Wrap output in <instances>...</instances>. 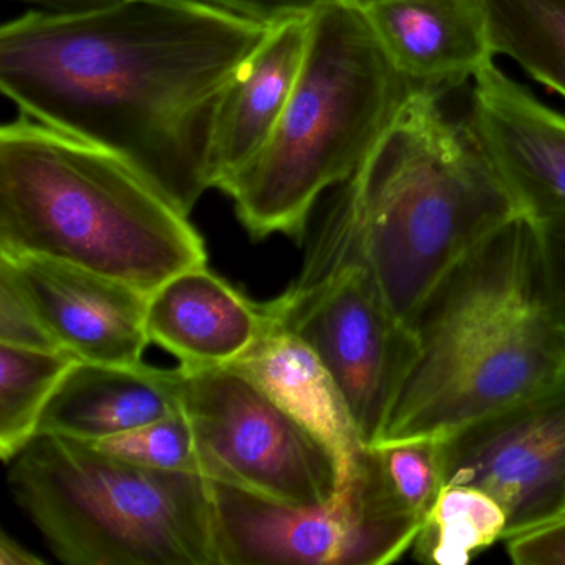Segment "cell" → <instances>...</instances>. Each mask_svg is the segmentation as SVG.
I'll list each match as a JSON object with an SVG mask.
<instances>
[{
  "instance_id": "cell-1",
  "label": "cell",
  "mask_w": 565,
  "mask_h": 565,
  "mask_svg": "<svg viewBox=\"0 0 565 565\" xmlns=\"http://www.w3.org/2000/svg\"><path fill=\"white\" fill-rule=\"evenodd\" d=\"M273 24L213 0L31 11L0 31V87L24 117L120 154L190 216L214 188L227 94Z\"/></svg>"
},
{
  "instance_id": "cell-2",
  "label": "cell",
  "mask_w": 565,
  "mask_h": 565,
  "mask_svg": "<svg viewBox=\"0 0 565 565\" xmlns=\"http://www.w3.org/2000/svg\"><path fill=\"white\" fill-rule=\"evenodd\" d=\"M375 446L446 438L565 372L537 227L527 216L482 241L428 294Z\"/></svg>"
},
{
  "instance_id": "cell-3",
  "label": "cell",
  "mask_w": 565,
  "mask_h": 565,
  "mask_svg": "<svg viewBox=\"0 0 565 565\" xmlns=\"http://www.w3.org/2000/svg\"><path fill=\"white\" fill-rule=\"evenodd\" d=\"M0 256L72 264L148 294L207 264L203 236L134 164L24 115L0 130Z\"/></svg>"
},
{
  "instance_id": "cell-4",
  "label": "cell",
  "mask_w": 565,
  "mask_h": 565,
  "mask_svg": "<svg viewBox=\"0 0 565 565\" xmlns=\"http://www.w3.org/2000/svg\"><path fill=\"white\" fill-rule=\"evenodd\" d=\"M340 190L376 287L408 330L466 254L524 216L468 121L452 120L425 94L409 97Z\"/></svg>"
},
{
  "instance_id": "cell-5",
  "label": "cell",
  "mask_w": 565,
  "mask_h": 565,
  "mask_svg": "<svg viewBox=\"0 0 565 565\" xmlns=\"http://www.w3.org/2000/svg\"><path fill=\"white\" fill-rule=\"evenodd\" d=\"M413 94L352 0H319L282 117L260 153L220 188L249 236L302 244L322 194L355 174Z\"/></svg>"
},
{
  "instance_id": "cell-6",
  "label": "cell",
  "mask_w": 565,
  "mask_h": 565,
  "mask_svg": "<svg viewBox=\"0 0 565 565\" xmlns=\"http://www.w3.org/2000/svg\"><path fill=\"white\" fill-rule=\"evenodd\" d=\"M12 498L68 565H220L210 479L38 435L12 461Z\"/></svg>"
},
{
  "instance_id": "cell-7",
  "label": "cell",
  "mask_w": 565,
  "mask_h": 565,
  "mask_svg": "<svg viewBox=\"0 0 565 565\" xmlns=\"http://www.w3.org/2000/svg\"><path fill=\"white\" fill-rule=\"evenodd\" d=\"M277 322L312 347L335 379L369 448L385 425L412 353L363 256L355 217L339 186L286 292L270 300Z\"/></svg>"
},
{
  "instance_id": "cell-8",
  "label": "cell",
  "mask_w": 565,
  "mask_h": 565,
  "mask_svg": "<svg viewBox=\"0 0 565 565\" xmlns=\"http://www.w3.org/2000/svg\"><path fill=\"white\" fill-rule=\"evenodd\" d=\"M210 482L220 565L392 564L412 551L423 524L393 494L373 448L352 486L322 504Z\"/></svg>"
},
{
  "instance_id": "cell-9",
  "label": "cell",
  "mask_w": 565,
  "mask_h": 565,
  "mask_svg": "<svg viewBox=\"0 0 565 565\" xmlns=\"http://www.w3.org/2000/svg\"><path fill=\"white\" fill-rule=\"evenodd\" d=\"M183 373V412L201 476L286 504H322L337 494L326 446L246 373L234 366Z\"/></svg>"
},
{
  "instance_id": "cell-10",
  "label": "cell",
  "mask_w": 565,
  "mask_h": 565,
  "mask_svg": "<svg viewBox=\"0 0 565 565\" xmlns=\"http://www.w3.org/2000/svg\"><path fill=\"white\" fill-rule=\"evenodd\" d=\"M443 488L501 505L504 539L565 519V372L537 392L438 439Z\"/></svg>"
},
{
  "instance_id": "cell-11",
  "label": "cell",
  "mask_w": 565,
  "mask_h": 565,
  "mask_svg": "<svg viewBox=\"0 0 565 565\" xmlns=\"http://www.w3.org/2000/svg\"><path fill=\"white\" fill-rule=\"evenodd\" d=\"M58 347L81 362L140 365L150 294L45 257L0 256Z\"/></svg>"
},
{
  "instance_id": "cell-12",
  "label": "cell",
  "mask_w": 565,
  "mask_h": 565,
  "mask_svg": "<svg viewBox=\"0 0 565 565\" xmlns=\"http://www.w3.org/2000/svg\"><path fill=\"white\" fill-rule=\"evenodd\" d=\"M468 125L524 216L565 217V115L492 61L475 77Z\"/></svg>"
},
{
  "instance_id": "cell-13",
  "label": "cell",
  "mask_w": 565,
  "mask_h": 565,
  "mask_svg": "<svg viewBox=\"0 0 565 565\" xmlns=\"http://www.w3.org/2000/svg\"><path fill=\"white\" fill-rule=\"evenodd\" d=\"M274 320L270 300H250L207 266L183 270L148 296V339L184 370L236 365Z\"/></svg>"
},
{
  "instance_id": "cell-14",
  "label": "cell",
  "mask_w": 565,
  "mask_h": 565,
  "mask_svg": "<svg viewBox=\"0 0 565 565\" xmlns=\"http://www.w3.org/2000/svg\"><path fill=\"white\" fill-rule=\"evenodd\" d=\"M352 2L415 94L441 100L494 57L479 0Z\"/></svg>"
},
{
  "instance_id": "cell-15",
  "label": "cell",
  "mask_w": 565,
  "mask_h": 565,
  "mask_svg": "<svg viewBox=\"0 0 565 565\" xmlns=\"http://www.w3.org/2000/svg\"><path fill=\"white\" fill-rule=\"evenodd\" d=\"M233 366L326 446L337 466V494L345 492L362 475L370 448L335 379L312 347L276 319L257 345Z\"/></svg>"
},
{
  "instance_id": "cell-16",
  "label": "cell",
  "mask_w": 565,
  "mask_h": 565,
  "mask_svg": "<svg viewBox=\"0 0 565 565\" xmlns=\"http://www.w3.org/2000/svg\"><path fill=\"white\" fill-rule=\"evenodd\" d=\"M181 366L77 362L52 395L38 435L98 441L183 412Z\"/></svg>"
},
{
  "instance_id": "cell-17",
  "label": "cell",
  "mask_w": 565,
  "mask_h": 565,
  "mask_svg": "<svg viewBox=\"0 0 565 565\" xmlns=\"http://www.w3.org/2000/svg\"><path fill=\"white\" fill-rule=\"evenodd\" d=\"M309 12L274 21L227 94L214 141L216 190L260 153L282 117L306 55Z\"/></svg>"
},
{
  "instance_id": "cell-18",
  "label": "cell",
  "mask_w": 565,
  "mask_h": 565,
  "mask_svg": "<svg viewBox=\"0 0 565 565\" xmlns=\"http://www.w3.org/2000/svg\"><path fill=\"white\" fill-rule=\"evenodd\" d=\"M492 54L565 98V0H479Z\"/></svg>"
},
{
  "instance_id": "cell-19",
  "label": "cell",
  "mask_w": 565,
  "mask_h": 565,
  "mask_svg": "<svg viewBox=\"0 0 565 565\" xmlns=\"http://www.w3.org/2000/svg\"><path fill=\"white\" fill-rule=\"evenodd\" d=\"M77 362L65 350L0 343V458L6 462L38 436L52 395Z\"/></svg>"
},
{
  "instance_id": "cell-20",
  "label": "cell",
  "mask_w": 565,
  "mask_h": 565,
  "mask_svg": "<svg viewBox=\"0 0 565 565\" xmlns=\"http://www.w3.org/2000/svg\"><path fill=\"white\" fill-rule=\"evenodd\" d=\"M499 502L472 486H445L426 514L413 544V557L425 564L466 565L504 539Z\"/></svg>"
},
{
  "instance_id": "cell-21",
  "label": "cell",
  "mask_w": 565,
  "mask_h": 565,
  "mask_svg": "<svg viewBox=\"0 0 565 565\" xmlns=\"http://www.w3.org/2000/svg\"><path fill=\"white\" fill-rule=\"evenodd\" d=\"M92 445L143 468L200 475L193 429L184 412L92 441Z\"/></svg>"
},
{
  "instance_id": "cell-22",
  "label": "cell",
  "mask_w": 565,
  "mask_h": 565,
  "mask_svg": "<svg viewBox=\"0 0 565 565\" xmlns=\"http://www.w3.org/2000/svg\"><path fill=\"white\" fill-rule=\"evenodd\" d=\"M373 449L393 494L416 518L425 521L443 489L438 441L416 439Z\"/></svg>"
},
{
  "instance_id": "cell-23",
  "label": "cell",
  "mask_w": 565,
  "mask_h": 565,
  "mask_svg": "<svg viewBox=\"0 0 565 565\" xmlns=\"http://www.w3.org/2000/svg\"><path fill=\"white\" fill-rule=\"evenodd\" d=\"M0 343L25 349L62 350L18 284L0 267Z\"/></svg>"
},
{
  "instance_id": "cell-24",
  "label": "cell",
  "mask_w": 565,
  "mask_h": 565,
  "mask_svg": "<svg viewBox=\"0 0 565 565\" xmlns=\"http://www.w3.org/2000/svg\"><path fill=\"white\" fill-rule=\"evenodd\" d=\"M535 227L548 307L565 345V217L539 221Z\"/></svg>"
},
{
  "instance_id": "cell-25",
  "label": "cell",
  "mask_w": 565,
  "mask_h": 565,
  "mask_svg": "<svg viewBox=\"0 0 565 565\" xmlns=\"http://www.w3.org/2000/svg\"><path fill=\"white\" fill-rule=\"evenodd\" d=\"M504 542L509 558L514 564L565 565V519Z\"/></svg>"
},
{
  "instance_id": "cell-26",
  "label": "cell",
  "mask_w": 565,
  "mask_h": 565,
  "mask_svg": "<svg viewBox=\"0 0 565 565\" xmlns=\"http://www.w3.org/2000/svg\"><path fill=\"white\" fill-rule=\"evenodd\" d=\"M263 21L274 22L290 14L309 12L319 0H213Z\"/></svg>"
},
{
  "instance_id": "cell-27",
  "label": "cell",
  "mask_w": 565,
  "mask_h": 565,
  "mask_svg": "<svg viewBox=\"0 0 565 565\" xmlns=\"http://www.w3.org/2000/svg\"><path fill=\"white\" fill-rule=\"evenodd\" d=\"M15 2L32 6L35 11L47 12V14L71 15L108 8L118 0H15Z\"/></svg>"
},
{
  "instance_id": "cell-28",
  "label": "cell",
  "mask_w": 565,
  "mask_h": 565,
  "mask_svg": "<svg viewBox=\"0 0 565 565\" xmlns=\"http://www.w3.org/2000/svg\"><path fill=\"white\" fill-rule=\"evenodd\" d=\"M44 564V558L29 552L22 547L14 539L8 534L0 537V565H39Z\"/></svg>"
},
{
  "instance_id": "cell-29",
  "label": "cell",
  "mask_w": 565,
  "mask_h": 565,
  "mask_svg": "<svg viewBox=\"0 0 565 565\" xmlns=\"http://www.w3.org/2000/svg\"><path fill=\"white\" fill-rule=\"evenodd\" d=\"M562 521H564V519H562Z\"/></svg>"
}]
</instances>
